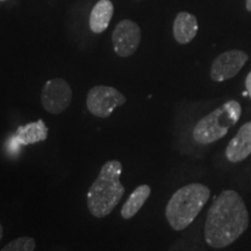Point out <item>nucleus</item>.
Segmentation results:
<instances>
[{
	"mask_svg": "<svg viewBox=\"0 0 251 251\" xmlns=\"http://www.w3.org/2000/svg\"><path fill=\"white\" fill-rule=\"evenodd\" d=\"M114 51L120 57H129L136 52L141 42V28L129 19L120 21L112 34Z\"/></svg>",
	"mask_w": 251,
	"mask_h": 251,
	"instance_id": "nucleus-7",
	"label": "nucleus"
},
{
	"mask_svg": "<svg viewBox=\"0 0 251 251\" xmlns=\"http://www.w3.org/2000/svg\"><path fill=\"white\" fill-rule=\"evenodd\" d=\"M36 243L33 237L21 236L9 242L0 251H34Z\"/></svg>",
	"mask_w": 251,
	"mask_h": 251,
	"instance_id": "nucleus-14",
	"label": "nucleus"
},
{
	"mask_svg": "<svg viewBox=\"0 0 251 251\" xmlns=\"http://www.w3.org/2000/svg\"><path fill=\"white\" fill-rule=\"evenodd\" d=\"M0 1H4V0H0Z\"/></svg>",
	"mask_w": 251,
	"mask_h": 251,
	"instance_id": "nucleus-18",
	"label": "nucleus"
},
{
	"mask_svg": "<svg viewBox=\"0 0 251 251\" xmlns=\"http://www.w3.org/2000/svg\"><path fill=\"white\" fill-rule=\"evenodd\" d=\"M242 107L236 100H229L224 105L203 117L193 128L192 136L196 142L209 144L221 140L240 120Z\"/></svg>",
	"mask_w": 251,
	"mask_h": 251,
	"instance_id": "nucleus-4",
	"label": "nucleus"
},
{
	"mask_svg": "<svg viewBox=\"0 0 251 251\" xmlns=\"http://www.w3.org/2000/svg\"><path fill=\"white\" fill-rule=\"evenodd\" d=\"M211 198L206 185L193 183L185 185L174 193L165 207V216L174 230L186 229L201 212Z\"/></svg>",
	"mask_w": 251,
	"mask_h": 251,
	"instance_id": "nucleus-3",
	"label": "nucleus"
},
{
	"mask_svg": "<svg viewBox=\"0 0 251 251\" xmlns=\"http://www.w3.org/2000/svg\"><path fill=\"white\" fill-rule=\"evenodd\" d=\"M151 193V188L149 185H140L131 192L127 201L121 208V216L125 220H129L134 218L135 215L139 213V211L142 208L144 203Z\"/></svg>",
	"mask_w": 251,
	"mask_h": 251,
	"instance_id": "nucleus-13",
	"label": "nucleus"
},
{
	"mask_svg": "<svg viewBox=\"0 0 251 251\" xmlns=\"http://www.w3.org/2000/svg\"><path fill=\"white\" fill-rule=\"evenodd\" d=\"M48 137V127L45 121L39 120L35 122L20 126L17 131L8 137L6 143V149L11 155H15L21 150V147L35 144L46 141Z\"/></svg>",
	"mask_w": 251,
	"mask_h": 251,
	"instance_id": "nucleus-9",
	"label": "nucleus"
},
{
	"mask_svg": "<svg viewBox=\"0 0 251 251\" xmlns=\"http://www.w3.org/2000/svg\"><path fill=\"white\" fill-rule=\"evenodd\" d=\"M71 100V86L62 78H54L47 81L41 93L43 108L50 114H61L70 106Z\"/></svg>",
	"mask_w": 251,
	"mask_h": 251,
	"instance_id": "nucleus-6",
	"label": "nucleus"
},
{
	"mask_svg": "<svg viewBox=\"0 0 251 251\" xmlns=\"http://www.w3.org/2000/svg\"><path fill=\"white\" fill-rule=\"evenodd\" d=\"M114 6L111 0H99L90 14V29L96 34H100L108 28L111 23Z\"/></svg>",
	"mask_w": 251,
	"mask_h": 251,
	"instance_id": "nucleus-12",
	"label": "nucleus"
},
{
	"mask_svg": "<svg viewBox=\"0 0 251 251\" xmlns=\"http://www.w3.org/2000/svg\"><path fill=\"white\" fill-rule=\"evenodd\" d=\"M246 87H247L248 96H250V98H251V71L249 72V75H248V76H247V79H246Z\"/></svg>",
	"mask_w": 251,
	"mask_h": 251,
	"instance_id": "nucleus-15",
	"label": "nucleus"
},
{
	"mask_svg": "<svg viewBox=\"0 0 251 251\" xmlns=\"http://www.w3.org/2000/svg\"><path fill=\"white\" fill-rule=\"evenodd\" d=\"M249 213L236 191L225 190L213 201L207 213L205 241L209 247L222 249L234 243L247 230Z\"/></svg>",
	"mask_w": 251,
	"mask_h": 251,
	"instance_id": "nucleus-1",
	"label": "nucleus"
},
{
	"mask_svg": "<svg viewBox=\"0 0 251 251\" xmlns=\"http://www.w3.org/2000/svg\"><path fill=\"white\" fill-rule=\"evenodd\" d=\"M121 172V162L107 161L91 185L87 193V208L96 218L108 216L121 201L126 191L120 181Z\"/></svg>",
	"mask_w": 251,
	"mask_h": 251,
	"instance_id": "nucleus-2",
	"label": "nucleus"
},
{
	"mask_svg": "<svg viewBox=\"0 0 251 251\" xmlns=\"http://www.w3.org/2000/svg\"><path fill=\"white\" fill-rule=\"evenodd\" d=\"M251 155V121L244 124L235 135L226 149L229 162L238 163Z\"/></svg>",
	"mask_w": 251,
	"mask_h": 251,
	"instance_id": "nucleus-10",
	"label": "nucleus"
},
{
	"mask_svg": "<svg viewBox=\"0 0 251 251\" xmlns=\"http://www.w3.org/2000/svg\"><path fill=\"white\" fill-rule=\"evenodd\" d=\"M246 7H247V11L248 12H251V0H247Z\"/></svg>",
	"mask_w": 251,
	"mask_h": 251,
	"instance_id": "nucleus-16",
	"label": "nucleus"
},
{
	"mask_svg": "<svg viewBox=\"0 0 251 251\" xmlns=\"http://www.w3.org/2000/svg\"><path fill=\"white\" fill-rule=\"evenodd\" d=\"M198 33V20L193 14L180 12L174 23V36L179 45H187Z\"/></svg>",
	"mask_w": 251,
	"mask_h": 251,
	"instance_id": "nucleus-11",
	"label": "nucleus"
},
{
	"mask_svg": "<svg viewBox=\"0 0 251 251\" xmlns=\"http://www.w3.org/2000/svg\"><path fill=\"white\" fill-rule=\"evenodd\" d=\"M249 56L242 50H229L222 52L213 62L211 68V78L214 81H225L234 78L244 67Z\"/></svg>",
	"mask_w": 251,
	"mask_h": 251,
	"instance_id": "nucleus-8",
	"label": "nucleus"
},
{
	"mask_svg": "<svg viewBox=\"0 0 251 251\" xmlns=\"http://www.w3.org/2000/svg\"><path fill=\"white\" fill-rule=\"evenodd\" d=\"M2 236H4V228H2V226L0 225V241H1Z\"/></svg>",
	"mask_w": 251,
	"mask_h": 251,
	"instance_id": "nucleus-17",
	"label": "nucleus"
},
{
	"mask_svg": "<svg viewBox=\"0 0 251 251\" xmlns=\"http://www.w3.org/2000/svg\"><path fill=\"white\" fill-rule=\"evenodd\" d=\"M127 99L120 91L112 86L98 85L89 91L86 106L94 117L106 119L111 117L115 108L125 105Z\"/></svg>",
	"mask_w": 251,
	"mask_h": 251,
	"instance_id": "nucleus-5",
	"label": "nucleus"
}]
</instances>
